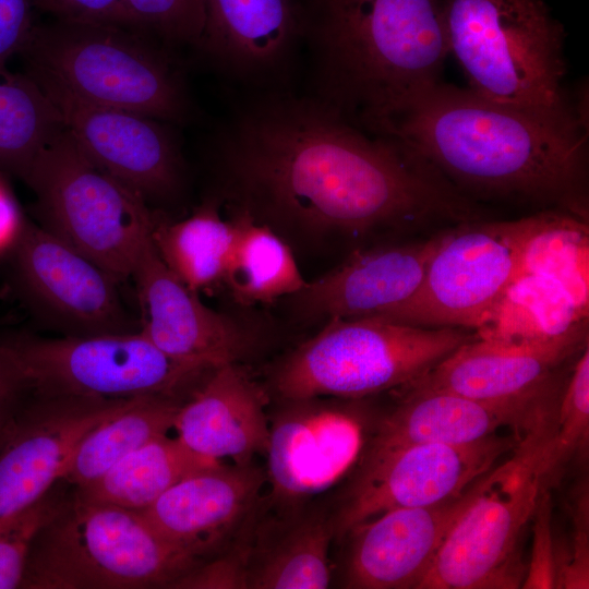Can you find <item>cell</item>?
<instances>
[{
	"label": "cell",
	"mask_w": 589,
	"mask_h": 589,
	"mask_svg": "<svg viewBox=\"0 0 589 589\" xmlns=\"http://www.w3.org/2000/svg\"><path fill=\"white\" fill-rule=\"evenodd\" d=\"M223 137L230 191L251 215L284 227L362 237L488 217L410 148L313 96H268L243 110Z\"/></svg>",
	"instance_id": "6da1fadb"
},
{
	"label": "cell",
	"mask_w": 589,
	"mask_h": 589,
	"mask_svg": "<svg viewBox=\"0 0 589 589\" xmlns=\"http://www.w3.org/2000/svg\"><path fill=\"white\" fill-rule=\"evenodd\" d=\"M376 135L410 148L464 195L558 209L588 221L585 127L440 81Z\"/></svg>",
	"instance_id": "7a4b0ae2"
},
{
	"label": "cell",
	"mask_w": 589,
	"mask_h": 589,
	"mask_svg": "<svg viewBox=\"0 0 589 589\" xmlns=\"http://www.w3.org/2000/svg\"><path fill=\"white\" fill-rule=\"evenodd\" d=\"M443 0H300L313 97L370 132L438 83L449 56Z\"/></svg>",
	"instance_id": "3957f363"
},
{
	"label": "cell",
	"mask_w": 589,
	"mask_h": 589,
	"mask_svg": "<svg viewBox=\"0 0 589 589\" xmlns=\"http://www.w3.org/2000/svg\"><path fill=\"white\" fill-rule=\"evenodd\" d=\"M442 14L449 55L470 89L585 125L563 88L565 31L544 0H443Z\"/></svg>",
	"instance_id": "277c9868"
},
{
	"label": "cell",
	"mask_w": 589,
	"mask_h": 589,
	"mask_svg": "<svg viewBox=\"0 0 589 589\" xmlns=\"http://www.w3.org/2000/svg\"><path fill=\"white\" fill-rule=\"evenodd\" d=\"M201 562L140 512L67 493L36 534L23 589L173 588Z\"/></svg>",
	"instance_id": "5b68a950"
},
{
	"label": "cell",
	"mask_w": 589,
	"mask_h": 589,
	"mask_svg": "<svg viewBox=\"0 0 589 589\" xmlns=\"http://www.w3.org/2000/svg\"><path fill=\"white\" fill-rule=\"evenodd\" d=\"M474 337L376 316L332 318L276 365L272 388L278 399L369 398L413 382Z\"/></svg>",
	"instance_id": "8992f818"
},
{
	"label": "cell",
	"mask_w": 589,
	"mask_h": 589,
	"mask_svg": "<svg viewBox=\"0 0 589 589\" xmlns=\"http://www.w3.org/2000/svg\"><path fill=\"white\" fill-rule=\"evenodd\" d=\"M153 39L116 23L55 20L36 24L20 55L86 100L181 123L191 107L180 65Z\"/></svg>",
	"instance_id": "52a82bcc"
},
{
	"label": "cell",
	"mask_w": 589,
	"mask_h": 589,
	"mask_svg": "<svg viewBox=\"0 0 589 589\" xmlns=\"http://www.w3.org/2000/svg\"><path fill=\"white\" fill-rule=\"evenodd\" d=\"M554 428L552 419L525 433L506 460L483 476L418 588L521 587L527 568L522 538L549 481L544 452Z\"/></svg>",
	"instance_id": "ba28073f"
},
{
	"label": "cell",
	"mask_w": 589,
	"mask_h": 589,
	"mask_svg": "<svg viewBox=\"0 0 589 589\" xmlns=\"http://www.w3.org/2000/svg\"><path fill=\"white\" fill-rule=\"evenodd\" d=\"M39 226L119 283L131 278L156 217L135 190L93 163L64 128L23 180Z\"/></svg>",
	"instance_id": "9c48e42d"
},
{
	"label": "cell",
	"mask_w": 589,
	"mask_h": 589,
	"mask_svg": "<svg viewBox=\"0 0 589 589\" xmlns=\"http://www.w3.org/2000/svg\"><path fill=\"white\" fill-rule=\"evenodd\" d=\"M44 396L164 397L183 402L214 369L176 360L139 330L9 339Z\"/></svg>",
	"instance_id": "30bf717a"
},
{
	"label": "cell",
	"mask_w": 589,
	"mask_h": 589,
	"mask_svg": "<svg viewBox=\"0 0 589 589\" xmlns=\"http://www.w3.org/2000/svg\"><path fill=\"white\" fill-rule=\"evenodd\" d=\"M537 214L446 227L412 296L378 313L383 320L474 330L518 276Z\"/></svg>",
	"instance_id": "8fae6325"
},
{
	"label": "cell",
	"mask_w": 589,
	"mask_h": 589,
	"mask_svg": "<svg viewBox=\"0 0 589 589\" xmlns=\"http://www.w3.org/2000/svg\"><path fill=\"white\" fill-rule=\"evenodd\" d=\"M365 399H279L268 413L266 507L283 508L316 498L351 474L372 435L378 411Z\"/></svg>",
	"instance_id": "7c38bea8"
},
{
	"label": "cell",
	"mask_w": 589,
	"mask_h": 589,
	"mask_svg": "<svg viewBox=\"0 0 589 589\" xmlns=\"http://www.w3.org/2000/svg\"><path fill=\"white\" fill-rule=\"evenodd\" d=\"M524 434L492 435L467 445L413 443L364 450L330 503L334 534L396 508L430 506L461 494L518 444Z\"/></svg>",
	"instance_id": "4fadbf2b"
},
{
	"label": "cell",
	"mask_w": 589,
	"mask_h": 589,
	"mask_svg": "<svg viewBox=\"0 0 589 589\" xmlns=\"http://www.w3.org/2000/svg\"><path fill=\"white\" fill-rule=\"evenodd\" d=\"M9 253L22 300L62 336L139 330L124 309L119 281L39 225L26 220Z\"/></svg>",
	"instance_id": "5bb4252c"
},
{
	"label": "cell",
	"mask_w": 589,
	"mask_h": 589,
	"mask_svg": "<svg viewBox=\"0 0 589 589\" xmlns=\"http://www.w3.org/2000/svg\"><path fill=\"white\" fill-rule=\"evenodd\" d=\"M26 73L57 108L79 147L98 167L146 201L169 200L179 192L181 154L164 121L86 100L39 68L27 65Z\"/></svg>",
	"instance_id": "9a60e30c"
},
{
	"label": "cell",
	"mask_w": 589,
	"mask_h": 589,
	"mask_svg": "<svg viewBox=\"0 0 589 589\" xmlns=\"http://www.w3.org/2000/svg\"><path fill=\"white\" fill-rule=\"evenodd\" d=\"M134 399L33 393L0 448V526L47 494L82 438Z\"/></svg>",
	"instance_id": "2e32d148"
},
{
	"label": "cell",
	"mask_w": 589,
	"mask_h": 589,
	"mask_svg": "<svg viewBox=\"0 0 589 589\" xmlns=\"http://www.w3.org/2000/svg\"><path fill=\"white\" fill-rule=\"evenodd\" d=\"M563 393L558 372L525 394L495 400L446 392L394 393L398 401L378 412L365 450L413 443L467 445L512 428L525 434L554 419Z\"/></svg>",
	"instance_id": "e0dca14e"
},
{
	"label": "cell",
	"mask_w": 589,
	"mask_h": 589,
	"mask_svg": "<svg viewBox=\"0 0 589 589\" xmlns=\"http://www.w3.org/2000/svg\"><path fill=\"white\" fill-rule=\"evenodd\" d=\"M265 470L253 462L216 465L182 479L140 512L163 537L201 563L232 545L262 504Z\"/></svg>",
	"instance_id": "ac0fdd59"
},
{
	"label": "cell",
	"mask_w": 589,
	"mask_h": 589,
	"mask_svg": "<svg viewBox=\"0 0 589 589\" xmlns=\"http://www.w3.org/2000/svg\"><path fill=\"white\" fill-rule=\"evenodd\" d=\"M131 278L141 313L139 332L169 357L212 370L240 363L251 353V334L230 316L206 306L165 265L153 240Z\"/></svg>",
	"instance_id": "d6986e66"
},
{
	"label": "cell",
	"mask_w": 589,
	"mask_h": 589,
	"mask_svg": "<svg viewBox=\"0 0 589 589\" xmlns=\"http://www.w3.org/2000/svg\"><path fill=\"white\" fill-rule=\"evenodd\" d=\"M482 478L449 500L392 509L351 528L344 537L348 541L344 587L418 588L447 532L478 493Z\"/></svg>",
	"instance_id": "ffe728a7"
},
{
	"label": "cell",
	"mask_w": 589,
	"mask_h": 589,
	"mask_svg": "<svg viewBox=\"0 0 589 589\" xmlns=\"http://www.w3.org/2000/svg\"><path fill=\"white\" fill-rule=\"evenodd\" d=\"M445 229L435 235L353 252L294 294L310 317L354 318L376 315L414 293Z\"/></svg>",
	"instance_id": "44dd1931"
},
{
	"label": "cell",
	"mask_w": 589,
	"mask_h": 589,
	"mask_svg": "<svg viewBox=\"0 0 589 589\" xmlns=\"http://www.w3.org/2000/svg\"><path fill=\"white\" fill-rule=\"evenodd\" d=\"M587 346L588 330L542 345H508L476 336L393 393L446 392L482 400L509 398L546 382Z\"/></svg>",
	"instance_id": "7402d4cb"
},
{
	"label": "cell",
	"mask_w": 589,
	"mask_h": 589,
	"mask_svg": "<svg viewBox=\"0 0 589 589\" xmlns=\"http://www.w3.org/2000/svg\"><path fill=\"white\" fill-rule=\"evenodd\" d=\"M269 394L240 363L212 370L179 407L173 429L194 452L233 464L266 454Z\"/></svg>",
	"instance_id": "603a6c76"
},
{
	"label": "cell",
	"mask_w": 589,
	"mask_h": 589,
	"mask_svg": "<svg viewBox=\"0 0 589 589\" xmlns=\"http://www.w3.org/2000/svg\"><path fill=\"white\" fill-rule=\"evenodd\" d=\"M301 41L300 0H205L197 48L233 76L276 77Z\"/></svg>",
	"instance_id": "cb8c5ba5"
},
{
	"label": "cell",
	"mask_w": 589,
	"mask_h": 589,
	"mask_svg": "<svg viewBox=\"0 0 589 589\" xmlns=\"http://www.w3.org/2000/svg\"><path fill=\"white\" fill-rule=\"evenodd\" d=\"M335 539L330 504L321 498L283 508L263 503L250 530L249 589H324L330 584Z\"/></svg>",
	"instance_id": "d4e9b609"
},
{
	"label": "cell",
	"mask_w": 589,
	"mask_h": 589,
	"mask_svg": "<svg viewBox=\"0 0 589 589\" xmlns=\"http://www.w3.org/2000/svg\"><path fill=\"white\" fill-rule=\"evenodd\" d=\"M588 330V312L555 281L519 273L482 323L477 337L508 345H542Z\"/></svg>",
	"instance_id": "484cf974"
},
{
	"label": "cell",
	"mask_w": 589,
	"mask_h": 589,
	"mask_svg": "<svg viewBox=\"0 0 589 589\" xmlns=\"http://www.w3.org/2000/svg\"><path fill=\"white\" fill-rule=\"evenodd\" d=\"M219 461L194 452L178 436L167 434L74 491L88 501L142 512L182 479Z\"/></svg>",
	"instance_id": "4316f807"
},
{
	"label": "cell",
	"mask_w": 589,
	"mask_h": 589,
	"mask_svg": "<svg viewBox=\"0 0 589 589\" xmlns=\"http://www.w3.org/2000/svg\"><path fill=\"white\" fill-rule=\"evenodd\" d=\"M237 235L213 201L179 221L155 220L154 247L165 265L194 291L224 284Z\"/></svg>",
	"instance_id": "83f0119b"
},
{
	"label": "cell",
	"mask_w": 589,
	"mask_h": 589,
	"mask_svg": "<svg viewBox=\"0 0 589 589\" xmlns=\"http://www.w3.org/2000/svg\"><path fill=\"white\" fill-rule=\"evenodd\" d=\"M181 401L140 397L91 430L74 449L62 481L81 488L101 477L121 459L173 429Z\"/></svg>",
	"instance_id": "f1b7e54d"
},
{
	"label": "cell",
	"mask_w": 589,
	"mask_h": 589,
	"mask_svg": "<svg viewBox=\"0 0 589 589\" xmlns=\"http://www.w3.org/2000/svg\"><path fill=\"white\" fill-rule=\"evenodd\" d=\"M237 235L224 284L242 305L269 303L306 286L287 243L245 208L235 217Z\"/></svg>",
	"instance_id": "f546056e"
},
{
	"label": "cell",
	"mask_w": 589,
	"mask_h": 589,
	"mask_svg": "<svg viewBox=\"0 0 589 589\" xmlns=\"http://www.w3.org/2000/svg\"><path fill=\"white\" fill-rule=\"evenodd\" d=\"M63 129L59 111L32 76L0 67V171L24 180Z\"/></svg>",
	"instance_id": "4dcf8cb0"
},
{
	"label": "cell",
	"mask_w": 589,
	"mask_h": 589,
	"mask_svg": "<svg viewBox=\"0 0 589 589\" xmlns=\"http://www.w3.org/2000/svg\"><path fill=\"white\" fill-rule=\"evenodd\" d=\"M519 273L536 274L555 281L580 309L588 312V221L558 209L537 213Z\"/></svg>",
	"instance_id": "1f68e13d"
},
{
	"label": "cell",
	"mask_w": 589,
	"mask_h": 589,
	"mask_svg": "<svg viewBox=\"0 0 589 589\" xmlns=\"http://www.w3.org/2000/svg\"><path fill=\"white\" fill-rule=\"evenodd\" d=\"M115 23L167 44L197 47L205 0H120Z\"/></svg>",
	"instance_id": "d6a6232c"
},
{
	"label": "cell",
	"mask_w": 589,
	"mask_h": 589,
	"mask_svg": "<svg viewBox=\"0 0 589 589\" xmlns=\"http://www.w3.org/2000/svg\"><path fill=\"white\" fill-rule=\"evenodd\" d=\"M589 435V348L578 354L573 371L563 389L550 436L544 461L548 479L574 455L587 445Z\"/></svg>",
	"instance_id": "836d02e7"
},
{
	"label": "cell",
	"mask_w": 589,
	"mask_h": 589,
	"mask_svg": "<svg viewBox=\"0 0 589 589\" xmlns=\"http://www.w3.org/2000/svg\"><path fill=\"white\" fill-rule=\"evenodd\" d=\"M59 483L0 526V589L21 588L32 543L67 494Z\"/></svg>",
	"instance_id": "e575fe53"
},
{
	"label": "cell",
	"mask_w": 589,
	"mask_h": 589,
	"mask_svg": "<svg viewBox=\"0 0 589 589\" xmlns=\"http://www.w3.org/2000/svg\"><path fill=\"white\" fill-rule=\"evenodd\" d=\"M588 488L574 500L573 533L567 550H555V588H589V503Z\"/></svg>",
	"instance_id": "d590c367"
},
{
	"label": "cell",
	"mask_w": 589,
	"mask_h": 589,
	"mask_svg": "<svg viewBox=\"0 0 589 589\" xmlns=\"http://www.w3.org/2000/svg\"><path fill=\"white\" fill-rule=\"evenodd\" d=\"M546 489L545 486L542 490L532 516L531 558L521 584L525 589H549L556 585L555 541L551 528L552 504Z\"/></svg>",
	"instance_id": "8d00e7d4"
},
{
	"label": "cell",
	"mask_w": 589,
	"mask_h": 589,
	"mask_svg": "<svg viewBox=\"0 0 589 589\" xmlns=\"http://www.w3.org/2000/svg\"><path fill=\"white\" fill-rule=\"evenodd\" d=\"M33 395V386L9 339L0 340V426L9 424Z\"/></svg>",
	"instance_id": "74e56055"
},
{
	"label": "cell",
	"mask_w": 589,
	"mask_h": 589,
	"mask_svg": "<svg viewBox=\"0 0 589 589\" xmlns=\"http://www.w3.org/2000/svg\"><path fill=\"white\" fill-rule=\"evenodd\" d=\"M33 0H0V67L21 53L35 27Z\"/></svg>",
	"instance_id": "f35d334b"
},
{
	"label": "cell",
	"mask_w": 589,
	"mask_h": 589,
	"mask_svg": "<svg viewBox=\"0 0 589 589\" xmlns=\"http://www.w3.org/2000/svg\"><path fill=\"white\" fill-rule=\"evenodd\" d=\"M33 3L55 20L115 23L120 0H33Z\"/></svg>",
	"instance_id": "ab89813d"
},
{
	"label": "cell",
	"mask_w": 589,
	"mask_h": 589,
	"mask_svg": "<svg viewBox=\"0 0 589 589\" xmlns=\"http://www.w3.org/2000/svg\"><path fill=\"white\" fill-rule=\"evenodd\" d=\"M25 221L11 192L0 178V255L13 248Z\"/></svg>",
	"instance_id": "60d3db41"
},
{
	"label": "cell",
	"mask_w": 589,
	"mask_h": 589,
	"mask_svg": "<svg viewBox=\"0 0 589 589\" xmlns=\"http://www.w3.org/2000/svg\"><path fill=\"white\" fill-rule=\"evenodd\" d=\"M11 422L9 424L4 425V426H0V448H1V446L3 445V443H4L5 438H7V435H8L9 430H10Z\"/></svg>",
	"instance_id": "b9f144b4"
}]
</instances>
